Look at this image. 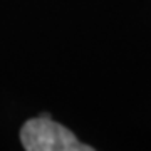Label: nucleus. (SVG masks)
<instances>
[{
  "label": "nucleus",
  "mask_w": 151,
  "mask_h": 151,
  "mask_svg": "<svg viewBox=\"0 0 151 151\" xmlns=\"http://www.w3.org/2000/svg\"><path fill=\"white\" fill-rule=\"evenodd\" d=\"M22 146L27 151H92L77 139L72 131L54 123L49 114L29 119L20 129Z\"/></svg>",
  "instance_id": "nucleus-1"
}]
</instances>
